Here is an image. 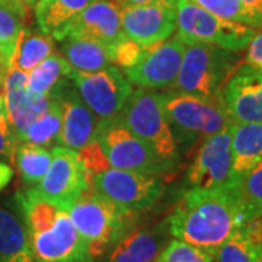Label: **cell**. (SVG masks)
Instances as JSON below:
<instances>
[{
  "mask_svg": "<svg viewBox=\"0 0 262 262\" xmlns=\"http://www.w3.org/2000/svg\"><path fill=\"white\" fill-rule=\"evenodd\" d=\"M18 2L19 3H22V5H25L27 8H29V6H34L37 0H18Z\"/></svg>",
  "mask_w": 262,
  "mask_h": 262,
  "instance_id": "60d3db41",
  "label": "cell"
},
{
  "mask_svg": "<svg viewBox=\"0 0 262 262\" xmlns=\"http://www.w3.org/2000/svg\"><path fill=\"white\" fill-rule=\"evenodd\" d=\"M232 191L244 207L248 222L262 214V160L234 184Z\"/></svg>",
  "mask_w": 262,
  "mask_h": 262,
  "instance_id": "f1b7e54d",
  "label": "cell"
},
{
  "mask_svg": "<svg viewBox=\"0 0 262 262\" xmlns=\"http://www.w3.org/2000/svg\"><path fill=\"white\" fill-rule=\"evenodd\" d=\"M169 125L178 143L192 144L200 137H208L232 124L223 103L208 101L179 91L160 92Z\"/></svg>",
  "mask_w": 262,
  "mask_h": 262,
  "instance_id": "8992f818",
  "label": "cell"
},
{
  "mask_svg": "<svg viewBox=\"0 0 262 262\" xmlns=\"http://www.w3.org/2000/svg\"><path fill=\"white\" fill-rule=\"evenodd\" d=\"M165 246V225L146 227L134 223L94 262H158Z\"/></svg>",
  "mask_w": 262,
  "mask_h": 262,
  "instance_id": "ac0fdd59",
  "label": "cell"
},
{
  "mask_svg": "<svg viewBox=\"0 0 262 262\" xmlns=\"http://www.w3.org/2000/svg\"><path fill=\"white\" fill-rule=\"evenodd\" d=\"M12 54H13V51L0 46V89H3L6 76L9 73L10 64H12Z\"/></svg>",
  "mask_w": 262,
  "mask_h": 262,
  "instance_id": "d590c367",
  "label": "cell"
},
{
  "mask_svg": "<svg viewBox=\"0 0 262 262\" xmlns=\"http://www.w3.org/2000/svg\"><path fill=\"white\" fill-rule=\"evenodd\" d=\"M258 249H259V255H261V259H262V227H261V232H259V236H258Z\"/></svg>",
  "mask_w": 262,
  "mask_h": 262,
  "instance_id": "b9f144b4",
  "label": "cell"
},
{
  "mask_svg": "<svg viewBox=\"0 0 262 262\" xmlns=\"http://www.w3.org/2000/svg\"><path fill=\"white\" fill-rule=\"evenodd\" d=\"M245 64L252 66L258 70H262V31L255 32L252 39L246 46Z\"/></svg>",
  "mask_w": 262,
  "mask_h": 262,
  "instance_id": "836d02e7",
  "label": "cell"
},
{
  "mask_svg": "<svg viewBox=\"0 0 262 262\" xmlns=\"http://www.w3.org/2000/svg\"><path fill=\"white\" fill-rule=\"evenodd\" d=\"M12 134L9 130V120L8 114L3 113L0 115V156L8 153L12 149Z\"/></svg>",
  "mask_w": 262,
  "mask_h": 262,
  "instance_id": "e575fe53",
  "label": "cell"
},
{
  "mask_svg": "<svg viewBox=\"0 0 262 262\" xmlns=\"http://www.w3.org/2000/svg\"><path fill=\"white\" fill-rule=\"evenodd\" d=\"M261 262H262V259H261Z\"/></svg>",
  "mask_w": 262,
  "mask_h": 262,
  "instance_id": "ee69618b",
  "label": "cell"
},
{
  "mask_svg": "<svg viewBox=\"0 0 262 262\" xmlns=\"http://www.w3.org/2000/svg\"><path fill=\"white\" fill-rule=\"evenodd\" d=\"M125 37L141 47H150L168 39L177 29V3L153 2L121 9Z\"/></svg>",
  "mask_w": 262,
  "mask_h": 262,
  "instance_id": "5bb4252c",
  "label": "cell"
},
{
  "mask_svg": "<svg viewBox=\"0 0 262 262\" xmlns=\"http://www.w3.org/2000/svg\"><path fill=\"white\" fill-rule=\"evenodd\" d=\"M72 67L64 57L50 54L28 73V89L37 96H50L60 83L70 77Z\"/></svg>",
  "mask_w": 262,
  "mask_h": 262,
  "instance_id": "cb8c5ba5",
  "label": "cell"
},
{
  "mask_svg": "<svg viewBox=\"0 0 262 262\" xmlns=\"http://www.w3.org/2000/svg\"><path fill=\"white\" fill-rule=\"evenodd\" d=\"M0 2H3V0H0Z\"/></svg>",
  "mask_w": 262,
  "mask_h": 262,
  "instance_id": "7bdbcfd3",
  "label": "cell"
},
{
  "mask_svg": "<svg viewBox=\"0 0 262 262\" xmlns=\"http://www.w3.org/2000/svg\"><path fill=\"white\" fill-rule=\"evenodd\" d=\"M28 227L35 262H94L67 210L47 201L32 188L16 195Z\"/></svg>",
  "mask_w": 262,
  "mask_h": 262,
  "instance_id": "7a4b0ae2",
  "label": "cell"
},
{
  "mask_svg": "<svg viewBox=\"0 0 262 262\" xmlns=\"http://www.w3.org/2000/svg\"><path fill=\"white\" fill-rule=\"evenodd\" d=\"M232 188L246 172L262 160V122L232 125Z\"/></svg>",
  "mask_w": 262,
  "mask_h": 262,
  "instance_id": "d6986e66",
  "label": "cell"
},
{
  "mask_svg": "<svg viewBox=\"0 0 262 262\" xmlns=\"http://www.w3.org/2000/svg\"><path fill=\"white\" fill-rule=\"evenodd\" d=\"M222 103L234 124L262 122V70L237 67L223 88Z\"/></svg>",
  "mask_w": 262,
  "mask_h": 262,
  "instance_id": "2e32d148",
  "label": "cell"
},
{
  "mask_svg": "<svg viewBox=\"0 0 262 262\" xmlns=\"http://www.w3.org/2000/svg\"><path fill=\"white\" fill-rule=\"evenodd\" d=\"M185 44L178 37L160 41L146 48L140 60L128 69H122L131 84L141 89H168L173 88L182 63Z\"/></svg>",
  "mask_w": 262,
  "mask_h": 262,
  "instance_id": "4fadbf2b",
  "label": "cell"
},
{
  "mask_svg": "<svg viewBox=\"0 0 262 262\" xmlns=\"http://www.w3.org/2000/svg\"><path fill=\"white\" fill-rule=\"evenodd\" d=\"M3 113H6V106H5V94H3V89H0V115Z\"/></svg>",
  "mask_w": 262,
  "mask_h": 262,
  "instance_id": "ab89813d",
  "label": "cell"
},
{
  "mask_svg": "<svg viewBox=\"0 0 262 262\" xmlns=\"http://www.w3.org/2000/svg\"><path fill=\"white\" fill-rule=\"evenodd\" d=\"M0 262H35L22 213L0 207Z\"/></svg>",
  "mask_w": 262,
  "mask_h": 262,
  "instance_id": "ffe728a7",
  "label": "cell"
},
{
  "mask_svg": "<svg viewBox=\"0 0 262 262\" xmlns=\"http://www.w3.org/2000/svg\"><path fill=\"white\" fill-rule=\"evenodd\" d=\"M70 80L99 122L118 118L133 92L128 79L114 66L91 73L72 70Z\"/></svg>",
  "mask_w": 262,
  "mask_h": 262,
  "instance_id": "30bf717a",
  "label": "cell"
},
{
  "mask_svg": "<svg viewBox=\"0 0 262 262\" xmlns=\"http://www.w3.org/2000/svg\"><path fill=\"white\" fill-rule=\"evenodd\" d=\"M51 98L53 103L50 110L32 122L19 140L34 143L38 146H51L58 143L61 131V110L56 98Z\"/></svg>",
  "mask_w": 262,
  "mask_h": 262,
  "instance_id": "83f0119b",
  "label": "cell"
},
{
  "mask_svg": "<svg viewBox=\"0 0 262 262\" xmlns=\"http://www.w3.org/2000/svg\"><path fill=\"white\" fill-rule=\"evenodd\" d=\"M244 2L249 8H252L258 15L262 16V0H244Z\"/></svg>",
  "mask_w": 262,
  "mask_h": 262,
  "instance_id": "f35d334b",
  "label": "cell"
},
{
  "mask_svg": "<svg viewBox=\"0 0 262 262\" xmlns=\"http://www.w3.org/2000/svg\"><path fill=\"white\" fill-rule=\"evenodd\" d=\"M146 48L147 47H141L140 44H137L130 38H121L111 47L113 63L118 64L122 69H128L140 60L146 53Z\"/></svg>",
  "mask_w": 262,
  "mask_h": 262,
  "instance_id": "d6a6232c",
  "label": "cell"
},
{
  "mask_svg": "<svg viewBox=\"0 0 262 262\" xmlns=\"http://www.w3.org/2000/svg\"><path fill=\"white\" fill-rule=\"evenodd\" d=\"M118 118L158 156L178 168V141L169 125L160 94L141 88L133 91Z\"/></svg>",
  "mask_w": 262,
  "mask_h": 262,
  "instance_id": "5b68a950",
  "label": "cell"
},
{
  "mask_svg": "<svg viewBox=\"0 0 262 262\" xmlns=\"http://www.w3.org/2000/svg\"><path fill=\"white\" fill-rule=\"evenodd\" d=\"M232 125L203 141L185 175L187 189H232Z\"/></svg>",
  "mask_w": 262,
  "mask_h": 262,
  "instance_id": "8fae6325",
  "label": "cell"
},
{
  "mask_svg": "<svg viewBox=\"0 0 262 262\" xmlns=\"http://www.w3.org/2000/svg\"><path fill=\"white\" fill-rule=\"evenodd\" d=\"M67 80L58 84L50 96L56 98L61 110V131L58 143L63 147L77 151L96 139L99 121H96L94 113L82 101L77 91L67 83Z\"/></svg>",
  "mask_w": 262,
  "mask_h": 262,
  "instance_id": "e0dca14e",
  "label": "cell"
},
{
  "mask_svg": "<svg viewBox=\"0 0 262 262\" xmlns=\"http://www.w3.org/2000/svg\"><path fill=\"white\" fill-rule=\"evenodd\" d=\"M239 57L234 51L206 42L188 44L173 89L208 101L222 102L227 79L237 69Z\"/></svg>",
  "mask_w": 262,
  "mask_h": 262,
  "instance_id": "3957f363",
  "label": "cell"
},
{
  "mask_svg": "<svg viewBox=\"0 0 262 262\" xmlns=\"http://www.w3.org/2000/svg\"><path fill=\"white\" fill-rule=\"evenodd\" d=\"M61 53L76 72H98L113 64L111 48L99 41L83 37H67L60 41Z\"/></svg>",
  "mask_w": 262,
  "mask_h": 262,
  "instance_id": "44dd1931",
  "label": "cell"
},
{
  "mask_svg": "<svg viewBox=\"0 0 262 262\" xmlns=\"http://www.w3.org/2000/svg\"><path fill=\"white\" fill-rule=\"evenodd\" d=\"M0 3H2V2H0Z\"/></svg>",
  "mask_w": 262,
  "mask_h": 262,
  "instance_id": "f6af8a7d",
  "label": "cell"
},
{
  "mask_svg": "<svg viewBox=\"0 0 262 262\" xmlns=\"http://www.w3.org/2000/svg\"><path fill=\"white\" fill-rule=\"evenodd\" d=\"M53 159L46 175L34 189L42 198L67 210L89 189V179L77 151L67 147H54Z\"/></svg>",
  "mask_w": 262,
  "mask_h": 262,
  "instance_id": "7c38bea8",
  "label": "cell"
},
{
  "mask_svg": "<svg viewBox=\"0 0 262 262\" xmlns=\"http://www.w3.org/2000/svg\"><path fill=\"white\" fill-rule=\"evenodd\" d=\"M207 12L219 18L248 25L255 29H262V16L252 8H249L244 0H192Z\"/></svg>",
  "mask_w": 262,
  "mask_h": 262,
  "instance_id": "4316f807",
  "label": "cell"
},
{
  "mask_svg": "<svg viewBox=\"0 0 262 262\" xmlns=\"http://www.w3.org/2000/svg\"><path fill=\"white\" fill-rule=\"evenodd\" d=\"M177 37L185 44L206 42L239 53L246 48L256 29L219 18L192 0H177Z\"/></svg>",
  "mask_w": 262,
  "mask_h": 262,
  "instance_id": "52a82bcc",
  "label": "cell"
},
{
  "mask_svg": "<svg viewBox=\"0 0 262 262\" xmlns=\"http://www.w3.org/2000/svg\"><path fill=\"white\" fill-rule=\"evenodd\" d=\"M96 139L101 143L111 168L160 177L177 170L175 166L158 156L144 141L136 137L120 118L99 122Z\"/></svg>",
  "mask_w": 262,
  "mask_h": 262,
  "instance_id": "ba28073f",
  "label": "cell"
},
{
  "mask_svg": "<svg viewBox=\"0 0 262 262\" xmlns=\"http://www.w3.org/2000/svg\"><path fill=\"white\" fill-rule=\"evenodd\" d=\"M89 188L122 210L140 213L155 206L166 187L160 175L110 168L91 177Z\"/></svg>",
  "mask_w": 262,
  "mask_h": 262,
  "instance_id": "9c48e42d",
  "label": "cell"
},
{
  "mask_svg": "<svg viewBox=\"0 0 262 262\" xmlns=\"http://www.w3.org/2000/svg\"><path fill=\"white\" fill-rule=\"evenodd\" d=\"M95 0H37L34 15L39 31L53 35Z\"/></svg>",
  "mask_w": 262,
  "mask_h": 262,
  "instance_id": "7402d4cb",
  "label": "cell"
},
{
  "mask_svg": "<svg viewBox=\"0 0 262 262\" xmlns=\"http://www.w3.org/2000/svg\"><path fill=\"white\" fill-rule=\"evenodd\" d=\"M16 166L25 184H38L46 175L53 153L44 146L24 141L16 149Z\"/></svg>",
  "mask_w": 262,
  "mask_h": 262,
  "instance_id": "d4e9b609",
  "label": "cell"
},
{
  "mask_svg": "<svg viewBox=\"0 0 262 262\" xmlns=\"http://www.w3.org/2000/svg\"><path fill=\"white\" fill-rule=\"evenodd\" d=\"M77 156H79V159H80L84 170L88 173V179L96 175V173H99V172H102V170L111 168L98 139H95L91 143H88L84 147L77 150Z\"/></svg>",
  "mask_w": 262,
  "mask_h": 262,
  "instance_id": "1f68e13d",
  "label": "cell"
},
{
  "mask_svg": "<svg viewBox=\"0 0 262 262\" xmlns=\"http://www.w3.org/2000/svg\"><path fill=\"white\" fill-rule=\"evenodd\" d=\"M158 262H213V256L184 241H170L160 252Z\"/></svg>",
  "mask_w": 262,
  "mask_h": 262,
  "instance_id": "4dcf8cb0",
  "label": "cell"
},
{
  "mask_svg": "<svg viewBox=\"0 0 262 262\" xmlns=\"http://www.w3.org/2000/svg\"><path fill=\"white\" fill-rule=\"evenodd\" d=\"M27 6L18 0L0 3V46L13 51L19 34L24 29Z\"/></svg>",
  "mask_w": 262,
  "mask_h": 262,
  "instance_id": "f546056e",
  "label": "cell"
},
{
  "mask_svg": "<svg viewBox=\"0 0 262 262\" xmlns=\"http://www.w3.org/2000/svg\"><path fill=\"white\" fill-rule=\"evenodd\" d=\"M79 234L88 244L92 261H96L127 229L136 223L137 213L122 210L108 198L86 189L67 208Z\"/></svg>",
  "mask_w": 262,
  "mask_h": 262,
  "instance_id": "277c9868",
  "label": "cell"
},
{
  "mask_svg": "<svg viewBox=\"0 0 262 262\" xmlns=\"http://www.w3.org/2000/svg\"><path fill=\"white\" fill-rule=\"evenodd\" d=\"M51 37L57 41L67 37L89 38L111 48L125 37L121 25V9L111 0H95Z\"/></svg>",
  "mask_w": 262,
  "mask_h": 262,
  "instance_id": "9a60e30c",
  "label": "cell"
},
{
  "mask_svg": "<svg viewBox=\"0 0 262 262\" xmlns=\"http://www.w3.org/2000/svg\"><path fill=\"white\" fill-rule=\"evenodd\" d=\"M53 38L48 34H38L29 29H22L13 48L10 67L29 73L50 54H53Z\"/></svg>",
  "mask_w": 262,
  "mask_h": 262,
  "instance_id": "603a6c76",
  "label": "cell"
},
{
  "mask_svg": "<svg viewBox=\"0 0 262 262\" xmlns=\"http://www.w3.org/2000/svg\"><path fill=\"white\" fill-rule=\"evenodd\" d=\"M213 262H261L258 245L252 239L246 223L219 246L213 253Z\"/></svg>",
  "mask_w": 262,
  "mask_h": 262,
  "instance_id": "484cf974",
  "label": "cell"
},
{
  "mask_svg": "<svg viewBox=\"0 0 262 262\" xmlns=\"http://www.w3.org/2000/svg\"><path fill=\"white\" fill-rule=\"evenodd\" d=\"M12 177H13V169L8 163L0 162V191L8 187Z\"/></svg>",
  "mask_w": 262,
  "mask_h": 262,
  "instance_id": "8d00e7d4",
  "label": "cell"
},
{
  "mask_svg": "<svg viewBox=\"0 0 262 262\" xmlns=\"http://www.w3.org/2000/svg\"><path fill=\"white\" fill-rule=\"evenodd\" d=\"M114 5H117L120 9L128 8V6H139V5H146V3H153V2H172L177 3V0H111Z\"/></svg>",
  "mask_w": 262,
  "mask_h": 262,
  "instance_id": "74e56055",
  "label": "cell"
},
{
  "mask_svg": "<svg viewBox=\"0 0 262 262\" xmlns=\"http://www.w3.org/2000/svg\"><path fill=\"white\" fill-rule=\"evenodd\" d=\"M248 223V215L232 189L188 188L166 219L175 239L213 253Z\"/></svg>",
  "mask_w": 262,
  "mask_h": 262,
  "instance_id": "6da1fadb",
  "label": "cell"
}]
</instances>
